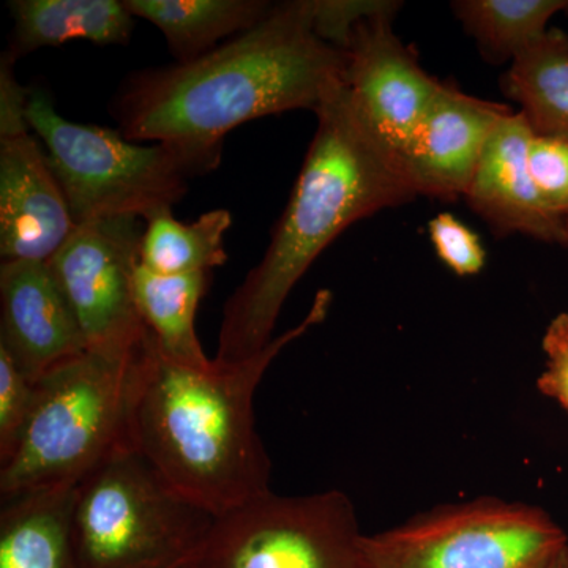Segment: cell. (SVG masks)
Masks as SVG:
<instances>
[{
    "instance_id": "obj_22",
    "label": "cell",
    "mask_w": 568,
    "mask_h": 568,
    "mask_svg": "<svg viewBox=\"0 0 568 568\" xmlns=\"http://www.w3.org/2000/svg\"><path fill=\"white\" fill-rule=\"evenodd\" d=\"M36 381L0 346V465L11 457L28 424Z\"/></svg>"
},
{
    "instance_id": "obj_20",
    "label": "cell",
    "mask_w": 568,
    "mask_h": 568,
    "mask_svg": "<svg viewBox=\"0 0 568 568\" xmlns=\"http://www.w3.org/2000/svg\"><path fill=\"white\" fill-rule=\"evenodd\" d=\"M233 216L224 209L205 212L196 222L182 223L173 209L145 222L141 264L162 275L209 274L227 261L224 234Z\"/></svg>"
},
{
    "instance_id": "obj_21",
    "label": "cell",
    "mask_w": 568,
    "mask_h": 568,
    "mask_svg": "<svg viewBox=\"0 0 568 568\" xmlns=\"http://www.w3.org/2000/svg\"><path fill=\"white\" fill-rule=\"evenodd\" d=\"M455 17L493 63L514 62L549 31V21L568 13V0H458Z\"/></svg>"
},
{
    "instance_id": "obj_11",
    "label": "cell",
    "mask_w": 568,
    "mask_h": 568,
    "mask_svg": "<svg viewBox=\"0 0 568 568\" xmlns=\"http://www.w3.org/2000/svg\"><path fill=\"white\" fill-rule=\"evenodd\" d=\"M399 9L366 18L346 48L343 84L384 141L402 156L443 81L429 77L417 55L396 37Z\"/></svg>"
},
{
    "instance_id": "obj_16",
    "label": "cell",
    "mask_w": 568,
    "mask_h": 568,
    "mask_svg": "<svg viewBox=\"0 0 568 568\" xmlns=\"http://www.w3.org/2000/svg\"><path fill=\"white\" fill-rule=\"evenodd\" d=\"M13 39L7 54L21 55L70 40L95 44H126L133 32V14L119 0H14Z\"/></svg>"
},
{
    "instance_id": "obj_5",
    "label": "cell",
    "mask_w": 568,
    "mask_h": 568,
    "mask_svg": "<svg viewBox=\"0 0 568 568\" xmlns=\"http://www.w3.org/2000/svg\"><path fill=\"white\" fill-rule=\"evenodd\" d=\"M213 519L132 447L74 487V540L84 568H185Z\"/></svg>"
},
{
    "instance_id": "obj_10",
    "label": "cell",
    "mask_w": 568,
    "mask_h": 568,
    "mask_svg": "<svg viewBox=\"0 0 568 568\" xmlns=\"http://www.w3.org/2000/svg\"><path fill=\"white\" fill-rule=\"evenodd\" d=\"M14 62L0 59V256L48 263L77 224L47 153L29 133V92L14 78Z\"/></svg>"
},
{
    "instance_id": "obj_7",
    "label": "cell",
    "mask_w": 568,
    "mask_h": 568,
    "mask_svg": "<svg viewBox=\"0 0 568 568\" xmlns=\"http://www.w3.org/2000/svg\"><path fill=\"white\" fill-rule=\"evenodd\" d=\"M567 547V534L547 511L493 497L364 536L366 568H541Z\"/></svg>"
},
{
    "instance_id": "obj_8",
    "label": "cell",
    "mask_w": 568,
    "mask_h": 568,
    "mask_svg": "<svg viewBox=\"0 0 568 568\" xmlns=\"http://www.w3.org/2000/svg\"><path fill=\"white\" fill-rule=\"evenodd\" d=\"M364 536L345 493L271 489L215 517L185 568H366Z\"/></svg>"
},
{
    "instance_id": "obj_19",
    "label": "cell",
    "mask_w": 568,
    "mask_h": 568,
    "mask_svg": "<svg viewBox=\"0 0 568 568\" xmlns=\"http://www.w3.org/2000/svg\"><path fill=\"white\" fill-rule=\"evenodd\" d=\"M503 91L536 136L568 142V36L551 28L511 62Z\"/></svg>"
},
{
    "instance_id": "obj_13",
    "label": "cell",
    "mask_w": 568,
    "mask_h": 568,
    "mask_svg": "<svg viewBox=\"0 0 568 568\" xmlns=\"http://www.w3.org/2000/svg\"><path fill=\"white\" fill-rule=\"evenodd\" d=\"M534 133L521 112H511L489 138L465 200L496 237L521 234L568 248V230L549 209L530 171Z\"/></svg>"
},
{
    "instance_id": "obj_12",
    "label": "cell",
    "mask_w": 568,
    "mask_h": 568,
    "mask_svg": "<svg viewBox=\"0 0 568 568\" xmlns=\"http://www.w3.org/2000/svg\"><path fill=\"white\" fill-rule=\"evenodd\" d=\"M510 106L467 95L443 82L402 159L418 196L455 201L465 196L478 160Z\"/></svg>"
},
{
    "instance_id": "obj_15",
    "label": "cell",
    "mask_w": 568,
    "mask_h": 568,
    "mask_svg": "<svg viewBox=\"0 0 568 568\" xmlns=\"http://www.w3.org/2000/svg\"><path fill=\"white\" fill-rule=\"evenodd\" d=\"M74 487L2 499L0 568H84L74 540Z\"/></svg>"
},
{
    "instance_id": "obj_3",
    "label": "cell",
    "mask_w": 568,
    "mask_h": 568,
    "mask_svg": "<svg viewBox=\"0 0 568 568\" xmlns=\"http://www.w3.org/2000/svg\"><path fill=\"white\" fill-rule=\"evenodd\" d=\"M315 112V138L267 252L223 306L219 364H241L271 345L291 291L351 224L418 196L402 156L345 84Z\"/></svg>"
},
{
    "instance_id": "obj_14",
    "label": "cell",
    "mask_w": 568,
    "mask_h": 568,
    "mask_svg": "<svg viewBox=\"0 0 568 568\" xmlns=\"http://www.w3.org/2000/svg\"><path fill=\"white\" fill-rule=\"evenodd\" d=\"M0 346L33 381L89 349L50 264L2 261Z\"/></svg>"
},
{
    "instance_id": "obj_18",
    "label": "cell",
    "mask_w": 568,
    "mask_h": 568,
    "mask_svg": "<svg viewBox=\"0 0 568 568\" xmlns=\"http://www.w3.org/2000/svg\"><path fill=\"white\" fill-rule=\"evenodd\" d=\"M134 302L164 357L190 366L211 365L196 334V315L209 274L162 275L145 265L134 274Z\"/></svg>"
},
{
    "instance_id": "obj_1",
    "label": "cell",
    "mask_w": 568,
    "mask_h": 568,
    "mask_svg": "<svg viewBox=\"0 0 568 568\" xmlns=\"http://www.w3.org/2000/svg\"><path fill=\"white\" fill-rule=\"evenodd\" d=\"M345 69L346 52L316 36L308 0H293L196 61L134 73L114 112L126 140L171 145L204 174L219 166L235 126L316 111Z\"/></svg>"
},
{
    "instance_id": "obj_2",
    "label": "cell",
    "mask_w": 568,
    "mask_h": 568,
    "mask_svg": "<svg viewBox=\"0 0 568 568\" xmlns=\"http://www.w3.org/2000/svg\"><path fill=\"white\" fill-rule=\"evenodd\" d=\"M332 293L321 290L304 320L260 354L226 365L164 357L148 331L130 409V447L164 480L213 517L271 491L272 462L256 432L253 399L280 353L324 323Z\"/></svg>"
},
{
    "instance_id": "obj_6",
    "label": "cell",
    "mask_w": 568,
    "mask_h": 568,
    "mask_svg": "<svg viewBox=\"0 0 568 568\" xmlns=\"http://www.w3.org/2000/svg\"><path fill=\"white\" fill-rule=\"evenodd\" d=\"M26 115L47 148L74 224L122 215L148 222L173 209L189 179L203 174L171 145H138L114 130L67 121L44 92H29Z\"/></svg>"
},
{
    "instance_id": "obj_9",
    "label": "cell",
    "mask_w": 568,
    "mask_h": 568,
    "mask_svg": "<svg viewBox=\"0 0 568 568\" xmlns=\"http://www.w3.org/2000/svg\"><path fill=\"white\" fill-rule=\"evenodd\" d=\"M142 220L104 216L77 224L48 261L77 316L89 349L130 346L148 332L134 302Z\"/></svg>"
},
{
    "instance_id": "obj_23",
    "label": "cell",
    "mask_w": 568,
    "mask_h": 568,
    "mask_svg": "<svg viewBox=\"0 0 568 568\" xmlns=\"http://www.w3.org/2000/svg\"><path fill=\"white\" fill-rule=\"evenodd\" d=\"M313 28L325 43L346 51L351 37L366 18L402 7L390 0H308Z\"/></svg>"
},
{
    "instance_id": "obj_17",
    "label": "cell",
    "mask_w": 568,
    "mask_h": 568,
    "mask_svg": "<svg viewBox=\"0 0 568 568\" xmlns=\"http://www.w3.org/2000/svg\"><path fill=\"white\" fill-rule=\"evenodd\" d=\"M133 17L163 32L178 63L203 58L220 41L241 36L271 13L264 0H123Z\"/></svg>"
},
{
    "instance_id": "obj_4",
    "label": "cell",
    "mask_w": 568,
    "mask_h": 568,
    "mask_svg": "<svg viewBox=\"0 0 568 568\" xmlns=\"http://www.w3.org/2000/svg\"><path fill=\"white\" fill-rule=\"evenodd\" d=\"M145 335L130 346L91 347L36 381L20 443L0 465L2 499L78 485L130 447V409Z\"/></svg>"
},
{
    "instance_id": "obj_25",
    "label": "cell",
    "mask_w": 568,
    "mask_h": 568,
    "mask_svg": "<svg viewBox=\"0 0 568 568\" xmlns=\"http://www.w3.org/2000/svg\"><path fill=\"white\" fill-rule=\"evenodd\" d=\"M529 163L538 190L568 230V142L534 134Z\"/></svg>"
},
{
    "instance_id": "obj_27",
    "label": "cell",
    "mask_w": 568,
    "mask_h": 568,
    "mask_svg": "<svg viewBox=\"0 0 568 568\" xmlns=\"http://www.w3.org/2000/svg\"><path fill=\"white\" fill-rule=\"evenodd\" d=\"M541 568H568V547L564 548L555 559L549 560L547 566Z\"/></svg>"
},
{
    "instance_id": "obj_26",
    "label": "cell",
    "mask_w": 568,
    "mask_h": 568,
    "mask_svg": "<svg viewBox=\"0 0 568 568\" xmlns=\"http://www.w3.org/2000/svg\"><path fill=\"white\" fill-rule=\"evenodd\" d=\"M541 349L545 368L537 379L541 395L558 403L568 413V313L562 312L549 321Z\"/></svg>"
},
{
    "instance_id": "obj_24",
    "label": "cell",
    "mask_w": 568,
    "mask_h": 568,
    "mask_svg": "<svg viewBox=\"0 0 568 568\" xmlns=\"http://www.w3.org/2000/svg\"><path fill=\"white\" fill-rule=\"evenodd\" d=\"M429 239L439 260L458 276L480 274L487 252L478 235L452 213H439L428 224Z\"/></svg>"
}]
</instances>
